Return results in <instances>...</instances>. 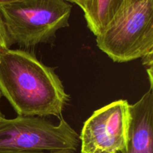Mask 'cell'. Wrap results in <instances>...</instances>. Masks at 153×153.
<instances>
[{"label":"cell","instance_id":"obj_1","mask_svg":"<svg viewBox=\"0 0 153 153\" xmlns=\"http://www.w3.org/2000/svg\"><path fill=\"white\" fill-rule=\"evenodd\" d=\"M0 92L19 116L61 118L70 100L55 69L25 49L0 54Z\"/></svg>","mask_w":153,"mask_h":153},{"label":"cell","instance_id":"obj_2","mask_svg":"<svg viewBox=\"0 0 153 153\" xmlns=\"http://www.w3.org/2000/svg\"><path fill=\"white\" fill-rule=\"evenodd\" d=\"M0 12L12 45L28 49L68 27L72 5L64 0H19L0 5Z\"/></svg>","mask_w":153,"mask_h":153},{"label":"cell","instance_id":"obj_3","mask_svg":"<svg viewBox=\"0 0 153 153\" xmlns=\"http://www.w3.org/2000/svg\"><path fill=\"white\" fill-rule=\"evenodd\" d=\"M96 40L99 49L116 63L152 52L153 0H128Z\"/></svg>","mask_w":153,"mask_h":153},{"label":"cell","instance_id":"obj_4","mask_svg":"<svg viewBox=\"0 0 153 153\" xmlns=\"http://www.w3.org/2000/svg\"><path fill=\"white\" fill-rule=\"evenodd\" d=\"M79 135L63 117L54 125L39 117L0 118V149L22 152L74 153Z\"/></svg>","mask_w":153,"mask_h":153},{"label":"cell","instance_id":"obj_5","mask_svg":"<svg viewBox=\"0 0 153 153\" xmlns=\"http://www.w3.org/2000/svg\"><path fill=\"white\" fill-rule=\"evenodd\" d=\"M130 104L119 100L95 111L79 135L81 153H121L126 149L130 124Z\"/></svg>","mask_w":153,"mask_h":153},{"label":"cell","instance_id":"obj_6","mask_svg":"<svg viewBox=\"0 0 153 153\" xmlns=\"http://www.w3.org/2000/svg\"><path fill=\"white\" fill-rule=\"evenodd\" d=\"M130 114L126 147L121 153H153V88L130 105Z\"/></svg>","mask_w":153,"mask_h":153},{"label":"cell","instance_id":"obj_7","mask_svg":"<svg viewBox=\"0 0 153 153\" xmlns=\"http://www.w3.org/2000/svg\"><path fill=\"white\" fill-rule=\"evenodd\" d=\"M128 0H85L82 10L88 28L97 37L101 34Z\"/></svg>","mask_w":153,"mask_h":153},{"label":"cell","instance_id":"obj_8","mask_svg":"<svg viewBox=\"0 0 153 153\" xmlns=\"http://www.w3.org/2000/svg\"><path fill=\"white\" fill-rule=\"evenodd\" d=\"M11 46V41H10L8 34H7L4 19H3L1 13L0 12V54L4 51L10 49Z\"/></svg>","mask_w":153,"mask_h":153},{"label":"cell","instance_id":"obj_9","mask_svg":"<svg viewBox=\"0 0 153 153\" xmlns=\"http://www.w3.org/2000/svg\"><path fill=\"white\" fill-rule=\"evenodd\" d=\"M142 63H143V66L146 68V72H147L148 76H149V85L150 87L149 88H153V78H152V65H153V51L150 52L149 53L146 54V55L141 58Z\"/></svg>","mask_w":153,"mask_h":153},{"label":"cell","instance_id":"obj_10","mask_svg":"<svg viewBox=\"0 0 153 153\" xmlns=\"http://www.w3.org/2000/svg\"><path fill=\"white\" fill-rule=\"evenodd\" d=\"M64 1H67V2H71L74 3V4H77L79 7H80L81 8H82L84 4H85V0H64Z\"/></svg>","mask_w":153,"mask_h":153},{"label":"cell","instance_id":"obj_11","mask_svg":"<svg viewBox=\"0 0 153 153\" xmlns=\"http://www.w3.org/2000/svg\"><path fill=\"white\" fill-rule=\"evenodd\" d=\"M0 153H32V152H16V151H10V150H4V149H0ZM51 153H68V152H51Z\"/></svg>","mask_w":153,"mask_h":153},{"label":"cell","instance_id":"obj_12","mask_svg":"<svg viewBox=\"0 0 153 153\" xmlns=\"http://www.w3.org/2000/svg\"><path fill=\"white\" fill-rule=\"evenodd\" d=\"M19 1V0H0V5H1V4H9V3L14 2V1Z\"/></svg>","mask_w":153,"mask_h":153},{"label":"cell","instance_id":"obj_13","mask_svg":"<svg viewBox=\"0 0 153 153\" xmlns=\"http://www.w3.org/2000/svg\"><path fill=\"white\" fill-rule=\"evenodd\" d=\"M1 92H0V102H1ZM2 117H4V116H3L2 114H1V109H0V118H1Z\"/></svg>","mask_w":153,"mask_h":153}]
</instances>
